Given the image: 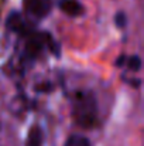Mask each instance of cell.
<instances>
[{
  "label": "cell",
  "mask_w": 144,
  "mask_h": 146,
  "mask_svg": "<svg viewBox=\"0 0 144 146\" xmlns=\"http://www.w3.org/2000/svg\"><path fill=\"white\" fill-rule=\"evenodd\" d=\"M24 7L28 14L43 19L47 17V14L52 9V0H24Z\"/></svg>",
  "instance_id": "cell-2"
},
{
  "label": "cell",
  "mask_w": 144,
  "mask_h": 146,
  "mask_svg": "<svg viewBox=\"0 0 144 146\" xmlns=\"http://www.w3.org/2000/svg\"><path fill=\"white\" fill-rule=\"evenodd\" d=\"M43 145V132L38 126H33L28 132L26 146H41Z\"/></svg>",
  "instance_id": "cell-4"
},
{
  "label": "cell",
  "mask_w": 144,
  "mask_h": 146,
  "mask_svg": "<svg viewBox=\"0 0 144 146\" xmlns=\"http://www.w3.org/2000/svg\"><path fill=\"white\" fill-rule=\"evenodd\" d=\"M64 146H92L89 139L82 135H71Z\"/></svg>",
  "instance_id": "cell-6"
},
{
  "label": "cell",
  "mask_w": 144,
  "mask_h": 146,
  "mask_svg": "<svg viewBox=\"0 0 144 146\" xmlns=\"http://www.w3.org/2000/svg\"><path fill=\"white\" fill-rule=\"evenodd\" d=\"M114 23H116V26H117L119 29H124L126 24H127V17H126V14H124L123 11H119V13L116 14V17H114Z\"/></svg>",
  "instance_id": "cell-8"
},
{
  "label": "cell",
  "mask_w": 144,
  "mask_h": 146,
  "mask_svg": "<svg viewBox=\"0 0 144 146\" xmlns=\"http://www.w3.org/2000/svg\"><path fill=\"white\" fill-rule=\"evenodd\" d=\"M124 64H126V67L129 68V71L136 72V71H140V70H141V60H140V57H139V55L126 57Z\"/></svg>",
  "instance_id": "cell-7"
},
{
  "label": "cell",
  "mask_w": 144,
  "mask_h": 146,
  "mask_svg": "<svg viewBox=\"0 0 144 146\" xmlns=\"http://www.w3.org/2000/svg\"><path fill=\"white\" fill-rule=\"evenodd\" d=\"M7 27L11 31H17V33H20L23 30V20H21V16L17 11H13L10 14V17L7 19Z\"/></svg>",
  "instance_id": "cell-5"
},
{
  "label": "cell",
  "mask_w": 144,
  "mask_h": 146,
  "mask_svg": "<svg viewBox=\"0 0 144 146\" xmlns=\"http://www.w3.org/2000/svg\"><path fill=\"white\" fill-rule=\"evenodd\" d=\"M76 121L79 125L85 126V128H91L95 123V115H96V106L95 102L91 101L89 98L85 97L82 101L78 102V108H76Z\"/></svg>",
  "instance_id": "cell-1"
},
{
  "label": "cell",
  "mask_w": 144,
  "mask_h": 146,
  "mask_svg": "<svg viewBox=\"0 0 144 146\" xmlns=\"http://www.w3.org/2000/svg\"><path fill=\"white\" fill-rule=\"evenodd\" d=\"M59 9L71 17H79L85 11V7L82 3H79V0H61Z\"/></svg>",
  "instance_id": "cell-3"
}]
</instances>
